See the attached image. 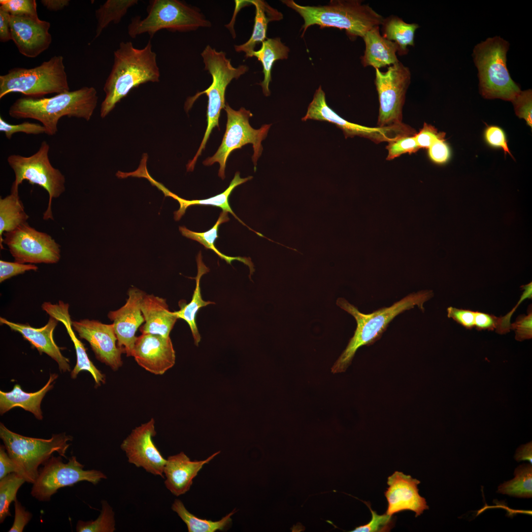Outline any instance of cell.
Instances as JSON below:
<instances>
[{
	"label": "cell",
	"mask_w": 532,
	"mask_h": 532,
	"mask_svg": "<svg viewBox=\"0 0 532 532\" xmlns=\"http://www.w3.org/2000/svg\"><path fill=\"white\" fill-rule=\"evenodd\" d=\"M41 307L49 316L61 322L66 329L71 340L72 341L76 355V363L71 372V377L75 379L78 373L82 371H87L93 377L96 386H100L105 382L104 375L91 362L86 352L83 343L77 337L72 327V320L69 313V304L60 300L58 303L52 304L45 302Z\"/></svg>",
	"instance_id": "cell-24"
},
{
	"label": "cell",
	"mask_w": 532,
	"mask_h": 532,
	"mask_svg": "<svg viewBox=\"0 0 532 532\" xmlns=\"http://www.w3.org/2000/svg\"><path fill=\"white\" fill-rule=\"evenodd\" d=\"M138 2V0H107L100 5L95 11L97 24L95 39L98 37L110 23L120 22L128 10Z\"/></svg>",
	"instance_id": "cell-36"
},
{
	"label": "cell",
	"mask_w": 532,
	"mask_h": 532,
	"mask_svg": "<svg viewBox=\"0 0 532 532\" xmlns=\"http://www.w3.org/2000/svg\"><path fill=\"white\" fill-rule=\"evenodd\" d=\"M59 321L51 316L47 324L40 328H35L28 324L14 323L2 317L0 318L1 324H4L13 331L21 333L29 341L40 354H46L58 364L61 372L70 371L69 360L62 354L60 348L56 344L54 338V331Z\"/></svg>",
	"instance_id": "cell-22"
},
{
	"label": "cell",
	"mask_w": 532,
	"mask_h": 532,
	"mask_svg": "<svg viewBox=\"0 0 532 532\" xmlns=\"http://www.w3.org/2000/svg\"><path fill=\"white\" fill-rule=\"evenodd\" d=\"M309 119L326 121L334 124L343 131L346 138L359 136L369 139L376 143H389L412 133L411 128L404 124L384 127H368L345 120L328 106L325 93L321 86L316 90L313 100L308 106L306 113L301 120L306 121Z\"/></svg>",
	"instance_id": "cell-14"
},
{
	"label": "cell",
	"mask_w": 532,
	"mask_h": 532,
	"mask_svg": "<svg viewBox=\"0 0 532 532\" xmlns=\"http://www.w3.org/2000/svg\"><path fill=\"white\" fill-rule=\"evenodd\" d=\"M5 446H0V480L8 474L15 472V468L13 461L5 452Z\"/></svg>",
	"instance_id": "cell-54"
},
{
	"label": "cell",
	"mask_w": 532,
	"mask_h": 532,
	"mask_svg": "<svg viewBox=\"0 0 532 532\" xmlns=\"http://www.w3.org/2000/svg\"><path fill=\"white\" fill-rule=\"evenodd\" d=\"M370 510L371 518L370 521L363 525L355 527L349 532H390L394 526V521L392 516L385 513L378 514L373 510L370 505L367 502L363 501Z\"/></svg>",
	"instance_id": "cell-40"
},
{
	"label": "cell",
	"mask_w": 532,
	"mask_h": 532,
	"mask_svg": "<svg viewBox=\"0 0 532 532\" xmlns=\"http://www.w3.org/2000/svg\"><path fill=\"white\" fill-rule=\"evenodd\" d=\"M515 477L500 484L497 492L509 496L524 498L532 497V464H523L514 471Z\"/></svg>",
	"instance_id": "cell-37"
},
{
	"label": "cell",
	"mask_w": 532,
	"mask_h": 532,
	"mask_svg": "<svg viewBox=\"0 0 532 532\" xmlns=\"http://www.w3.org/2000/svg\"><path fill=\"white\" fill-rule=\"evenodd\" d=\"M143 19L132 18L128 26V33L132 38L143 33L150 38L162 30L187 32L211 25L200 10L178 0H151Z\"/></svg>",
	"instance_id": "cell-7"
},
{
	"label": "cell",
	"mask_w": 532,
	"mask_h": 532,
	"mask_svg": "<svg viewBox=\"0 0 532 532\" xmlns=\"http://www.w3.org/2000/svg\"><path fill=\"white\" fill-rule=\"evenodd\" d=\"M43 465L31 493L39 501H49L60 488L72 486L82 481L96 485L101 479L107 478L100 470H84V465L74 456L69 458L66 463L63 462L61 456H52Z\"/></svg>",
	"instance_id": "cell-12"
},
{
	"label": "cell",
	"mask_w": 532,
	"mask_h": 532,
	"mask_svg": "<svg viewBox=\"0 0 532 532\" xmlns=\"http://www.w3.org/2000/svg\"><path fill=\"white\" fill-rule=\"evenodd\" d=\"M58 377L56 373L51 374L46 384L33 393L24 392L19 384H15L8 392L0 391V414L1 415L16 407H21L33 413L36 419H43L40 405L46 394L53 388Z\"/></svg>",
	"instance_id": "cell-26"
},
{
	"label": "cell",
	"mask_w": 532,
	"mask_h": 532,
	"mask_svg": "<svg viewBox=\"0 0 532 532\" xmlns=\"http://www.w3.org/2000/svg\"><path fill=\"white\" fill-rule=\"evenodd\" d=\"M487 143L490 146L502 149L505 153L512 157L509 150L505 134L500 128L496 126L488 127L484 133Z\"/></svg>",
	"instance_id": "cell-48"
},
{
	"label": "cell",
	"mask_w": 532,
	"mask_h": 532,
	"mask_svg": "<svg viewBox=\"0 0 532 532\" xmlns=\"http://www.w3.org/2000/svg\"><path fill=\"white\" fill-rule=\"evenodd\" d=\"M289 51V47L282 42L280 38L274 37L267 38L262 43L261 48L253 52L252 57H256L262 64L264 78L259 84L266 97L270 94L269 85L273 64L278 60L287 59Z\"/></svg>",
	"instance_id": "cell-31"
},
{
	"label": "cell",
	"mask_w": 532,
	"mask_h": 532,
	"mask_svg": "<svg viewBox=\"0 0 532 532\" xmlns=\"http://www.w3.org/2000/svg\"><path fill=\"white\" fill-rule=\"evenodd\" d=\"M11 40L10 15L0 9V41L5 42Z\"/></svg>",
	"instance_id": "cell-55"
},
{
	"label": "cell",
	"mask_w": 532,
	"mask_h": 532,
	"mask_svg": "<svg viewBox=\"0 0 532 532\" xmlns=\"http://www.w3.org/2000/svg\"><path fill=\"white\" fill-rule=\"evenodd\" d=\"M445 135L444 133H438L434 127L425 123L423 128L415 133L414 137L419 148H429L434 141L443 139Z\"/></svg>",
	"instance_id": "cell-47"
},
{
	"label": "cell",
	"mask_w": 532,
	"mask_h": 532,
	"mask_svg": "<svg viewBox=\"0 0 532 532\" xmlns=\"http://www.w3.org/2000/svg\"><path fill=\"white\" fill-rule=\"evenodd\" d=\"M0 523L11 516L9 506L16 499L17 493L26 481L15 472L8 474L0 480Z\"/></svg>",
	"instance_id": "cell-38"
},
{
	"label": "cell",
	"mask_w": 532,
	"mask_h": 532,
	"mask_svg": "<svg viewBox=\"0 0 532 532\" xmlns=\"http://www.w3.org/2000/svg\"><path fill=\"white\" fill-rule=\"evenodd\" d=\"M499 321L500 317L480 311H475L474 327L478 330H496Z\"/></svg>",
	"instance_id": "cell-53"
},
{
	"label": "cell",
	"mask_w": 532,
	"mask_h": 532,
	"mask_svg": "<svg viewBox=\"0 0 532 532\" xmlns=\"http://www.w3.org/2000/svg\"><path fill=\"white\" fill-rule=\"evenodd\" d=\"M171 509L186 524L189 532H215L225 530L231 525L232 522L231 517L236 512L234 509L217 521L203 519L190 513L183 503L178 499H175L171 505Z\"/></svg>",
	"instance_id": "cell-35"
},
{
	"label": "cell",
	"mask_w": 532,
	"mask_h": 532,
	"mask_svg": "<svg viewBox=\"0 0 532 532\" xmlns=\"http://www.w3.org/2000/svg\"><path fill=\"white\" fill-rule=\"evenodd\" d=\"M3 234V243L8 247L15 262L52 264L60 260V245L50 235L37 231L28 223Z\"/></svg>",
	"instance_id": "cell-15"
},
{
	"label": "cell",
	"mask_w": 532,
	"mask_h": 532,
	"mask_svg": "<svg viewBox=\"0 0 532 532\" xmlns=\"http://www.w3.org/2000/svg\"><path fill=\"white\" fill-rule=\"evenodd\" d=\"M228 212L223 211L220 214V216L214 225L210 230L203 233H198L191 231L187 229L184 226L179 227V231L181 234L189 238L197 241L203 245L206 249L213 250L222 260H224L228 264H231L233 261H238L243 263L248 266L250 271V275L255 271L254 265L250 258L241 257H230L222 253L214 245V242L218 237V231L219 226L222 223L229 221L230 218L228 215Z\"/></svg>",
	"instance_id": "cell-34"
},
{
	"label": "cell",
	"mask_w": 532,
	"mask_h": 532,
	"mask_svg": "<svg viewBox=\"0 0 532 532\" xmlns=\"http://www.w3.org/2000/svg\"><path fill=\"white\" fill-rule=\"evenodd\" d=\"M29 215L26 213L18 191H11L10 194L0 199V245L3 249L2 234L12 231L27 223Z\"/></svg>",
	"instance_id": "cell-32"
},
{
	"label": "cell",
	"mask_w": 532,
	"mask_h": 532,
	"mask_svg": "<svg viewBox=\"0 0 532 532\" xmlns=\"http://www.w3.org/2000/svg\"><path fill=\"white\" fill-rule=\"evenodd\" d=\"M198 273L196 279V287L194 291L191 301L179 303L180 310L173 311V313L178 319H181L187 322L189 325L194 338L195 344L198 346L200 341L201 336L199 332L196 322V316L199 309L209 304H215L211 301H205L201 297L200 287V281L202 276L209 272V268L202 261L201 253L200 252L197 257Z\"/></svg>",
	"instance_id": "cell-29"
},
{
	"label": "cell",
	"mask_w": 532,
	"mask_h": 532,
	"mask_svg": "<svg viewBox=\"0 0 532 532\" xmlns=\"http://www.w3.org/2000/svg\"><path fill=\"white\" fill-rule=\"evenodd\" d=\"M428 154L432 161L441 164L448 161L451 152L449 146L443 139L434 141L428 148Z\"/></svg>",
	"instance_id": "cell-51"
},
{
	"label": "cell",
	"mask_w": 532,
	"mask_h": 532,
	"mask_svg": "<svg viewBox=\"0 0 532 532\" xmlns=\"http://www.w3.org/2000/svg\"><path fill=\"white\" fill-rule=\"evenodd\" d=\"M224 109L227 113V122L222 143L216 153L203 162L205 166L218 163L220 165L218 175L223 180L225 178L226 162L230 154L234 150L240 149L248 143L253 145L254 153L252 160L256 171L257 162L263 149L262 142L267 136L271 125L265 124L259 129H255L249 122V118L253 116L250 110L244 107L235 110L228 103Z\"/></svg>",
	"instance_id": "cell-11"
},
{
	"label": "cell",
	"mask_w": 532,
	"mask_h": 532,
	"mask_svg": "<svg viewBox=\"0 0 532 532\" xmlns=\"http://www.w3.org/2000/svg\"><path fill=\"white\" fill-rule=\"evenodd\" d=\"M515 332V339L519 341L531 339L532 337V312L529 308L528 315H519L515 322L510 324V330Z\"/></svg>",
	"instance_id": "cell-46"
},
{
	"label": "cell",
	"mask_w": 532,
	"mask_h": 532,
	"mask_svg": "<svg viewBox=\"0 0 532 532\" xmlns=\"http://www.w3.org/2000/svg\"><path fill=\"white\" fill-rule=\"evenodd\" d=\"M420 482L410 475L396 471L388 477L389 486L384 495L388 502L385 513L390 516L403 511L415 513V517L429 509L425 499L419 493L418 485Z\"/></svg>",
	"instance_id": "cell-21"
},
{
	"label": "cell",
	"mask_w": 532,
	"mask_h": 532,
	"mask_svg": "<svg viewBox=\"0 0 532 532\" xmlns=\"http://www.w3.org/2000/svg\"><path fill=\"white\" fill-rule=\"evenodd\" d=\"M303 18L302 37L311 26L344 30L351 38L363 37L369 30L381 25L384 18L368 4L357 0H332L319 6H302L293 0H282Z\"/></svg>",
	"instance_id": "cell-4"
},
{
	"label": "cell",
	"mask_w": 532,
	"mask_h": 532,
	"mask_svg": "<svg viewBox=\"0 0 532 532\" xmlns=\"http://www.w3.org/2000/svg\"><path fill=\"white\" fill-rule=\"evenodd\" d=\"M132 356L147 371L162 375L175 362V353L169 336L142 333L136 337Z\"/></svg>",
	"instance_id": "cell-19"
},
{
	"label": "cell",
	"mask_w": 532,
	"mask_h": 532,
	"mask_svg": "<svg viewBox=\"0 0 532 532\" xmlns=\"http://www.w3.org/2000/svg\"><path fill=\"white\" fill-rule=\"evenodd\" d=\"M381 25L382 35L396 44L399 55L406 54L408 46H414L415 33L419 28L418 24H408L396 16H391L384 19Z\"/></svg>",
	"instance_id": "cell-33"
},
{
	"label": "cell",
	"mask_w": 532,
	"mask_h": 532,
	"mask_svg": "<svg viewBox=\"0 0 532 532\" xmlns=\"http://www.w3.org/2000/svg\"><path fill=\"white\" fill-rule=\"evenodd\" d=\"M11 40L19 52L35 58L47 50L52 42L50 23L37 16L10 15Z\"/></svg>",
	"instance_id": "cell-18"
},
{
	"label": "cell",
	"mask_w": 532,
	"mask_h": 532,
	"mask_svg": "<svg viewBox=\"0 0 532 532\" xmlns=\"http://www.w3.org/2000/svg\"><path fill=\"white\" fill-rule=\"evenodd\" d=\"M38 267L34 264H23L16 262L0 261V282L29 270L36 271Z\"/></svg>",
	"instance_id": "cell-45"
},
{
	"label": "cell",
	"mask_w": 532,
	"mask_h": 532,
	"mask_svg": "<svg viewBox=\"0 0 532 532\" xmlns=\"http://www.w3.org/2000/svg\"><path fill=\"white\" fill-rule=\"evenodd\" d=\"M145 293L136 288L128 291L126 303L115 311H111L108 317L113 322L117 339V345L127 356H132L136 339L135 333L144 322L140 304Z\"/></svg>",
	"instance_id": "cell-20"
},
{
	"label": "cell",
	"mask_w": 532,
	"mask_h": 532,
	"mask_svg": "<svg viewBox=\"0 0 532 532\" xmlns=\"http://www.w3.org/2000/svg\"><path fill=\"white\" fill-rule=\"evenodd\" d=\"M447 316L467 329L474 327L475 311L452 306L447 309Z\"/></svg>",
	"instance_id": "cell-50"
},
{
	"label": "cell",
	"mask_w": 532,
	"mask_h": 532,
	"mask_svg": "<svg viewBox=\"0 0 532 532\" xmlns=\"http://www.w3.org/2000/svg\"><path fill=\"white\" fill-rule=\"evenodd\" d=\"M49 144L43 140L33 155L25 157L12 154L7 159L15 174L11 191H18L19 186L27 180L31 184L37 185L47 192L49 201L43 215L44 220H54L52 200L59 198L66 190L65 176L59 169L52 166L49 158Z\"/></svg>",
	"instance_id": "cell-10"
},
{
	"label": "cell",
	"mask_w": 532,
	"mask_h": 532,
	"mask_svg": "<svg viewBox=\"0 0 532 532\" xmlns=\"http://www.w3.org/2000/svg\"><path fill=\"white\" fill-rule=\"evenodd\" d=\"M387 159L391 160L404 153H415L419 149L414 135L400 137L389 143Z\"/></svg>",
	"instance_id": "cell-43"
},
{
	"label": "cell",
	"mask_w": 532,
	"mask_h": 532,
	"mask_svg": "<svg viewBox=\"0 0 532 532\" xmlns=\"http://www.w3.org/2000/svg\"><path fill=\"white\" fill-rule=\"evenodd\" d=\"M524 289L520 299L515 306L504 316L500 317L499 325L496 331L500 334H504L509 332L510 330V319L516 309L520 304L525 299H532V282L527 285L522 286Z\"/></svg>",
	"instance_id": "cell-49"
},
{
	"label": "cell",
	"mask_w": 532,
	"mask_h": 532,
	"mask_svg": "<svg viewBox=\"0 0 532 532\" xmlns=\"http://www.w3.org/2000/svg\"><path fill=\"white\" fill-rule=\"evenodd\" d=\"M511 101L513 104L516 114L519 118L524 119L527 124L532 127V90L521 91Z\"/></svg>",
	"instance_id": "cell-44"
},
{
	"label": "cell",
	"mask_w": 532,
	"mask_h": 532,
	"mask_svg": "<svg viewBox=\"0 0 532 532\" xmlns=\"http://www.w3.org/2000/svg\"><path fill=\"white\" fill-rule=\"evenodd\" d=\"M69 0H41V3L48 10L52 11L61 10L69 5Z\"/></svg>",
	"instance_id": "cell-57"
},
{
	"label": "cell",
	"mask_w": 532,
	"mask_h": 532,
	"mask_svg": "<svg viewBox=\"0 0 532 532\" xmlns=\"http://www.w3.org/2000/svg\"><path fill=\"white\" fill-rule=\"evenodd\" d=\"M220 453V451H217L201 461H192L183 452L168 456L164 468L166 487L177 497L185 494L203 466Z\"/></svg>",
	"instance_id": "cell-23"
},
{
	"label": "cell",
	"mask_w": 532,
	"mask_h": 532,
	"mask_svg": "<svg viewBox=\"0 0 532 532\" xmlns=\"http://www.w3.org/2000/svg\"><path fill=\"white\" fill-rule=\"evenodd\" d=\"M0 9L16 16H37L35 0H0Z\"/></svg>",
	"instance_id": "cell-41"
},
{
	"label": "cell",
	"mask_w": 532,
	"mask_h": 532,
	"mask_svg": "<svg viewBox=\"0 0 532 532\" xmlns=\"http://www.w3.org/2000/svg\"><path fill=\"white\" fill-rule=\"evenodd\" d=\"M155 421L151 418L135 427L123 440L121 449L125 453L129 463L141 467L154 475L164 478V468L166 462L154 444L156 435Z\"/></svg>",
	"instance_id": "cell-16"
},
{
	"label": "cell",
	"mask_w": 532,
	"mask_h": 532,
	"mask_svg": "<svg viewBox=\"0 0 532 532\" xmlns=\"http://www.w3.org/2000/svg\"><path fill=\"white\" fill-rule=\"evenodd\" d=\"M509 43L500 37L488 38L476 45L473 57L478 70L479 89L486 99L512 101L521 91L506 65Z\"/></svg>",
	"instance_id": "cell-8"
},
{
	"label": "cell",
	"mask_w": 532,
	"mask_h": 532,
	"mask_svg": "<svg viewBox=\"0 0 532 532\" xmlns=\"http://www.w3.org/2000/svg\"><path fill=\"white\" fill-rule=\"evenodd\" d=\"M69 91L62 56H54L33 68H13L0 76V99L12 93L38 98Z\"/></svg>",
	"instance_id": "cell-9"
},
{
	"label": "cell",
	"mask_w": 532,
	"mask_h": 532,
	"mask_svg": "<svg viewBox=\"0 0 532 532\" xmlns=\"http://www.w3.org/2000/svg\"><path fill=\"white\" fill-rule=\"evenodd\" d=\"M0 131L4 133L6 137L10 139L13 134L23 133L28 134H40L45 133L44 127L41 124L24 122L19 124H11L0 117Z\"/></svg>",
	"instance_id": "cell-42"
},
{
	"label": "cell",
	"mask_w": 532,
	"mask_h": 532,
	"mask_svg": "<svg viewBox=\"0 0 532 532\" xmlns=\"http://www.w3.org/2000/svg\"><path fill=\"white\" fill-rule=\"evenodd\" d=\"M433 296V292L431 290L413 292L390 306L382 307L368 314L362 313L357 307L344 298H338L336 305L355 318L357 326L346 347L331 368L332 372H345L351 365L359 348L364 345H372L379 340L389 324L400 313L416 306L424 311V303Z\"/></svg>",
	"instance_id": "cell-2"
},
{
	"label": "cell",
	"mask_w": 532,
	"mask_h": 532,
	"mask_svg": "<svg viewBox=\"0 0 532 532\" xmlns=\"http://www.w3.org/2000/svg\"><path fill=\"white\" fill-rule=\"evenodd\" d=\"M515 459L517 461H528L532 463V442L523 445L516 450Z\"/></svg>",
	"instance_id": "cell-56"
},
{
	"label": "cell",
	"mask_w": 532,
	"mask_h": 532,
	"mask_svg": "<svg viewBox=\"0 0 532 532\" xmlns=\"http://www.w3.org/2000/svg\"><path fill=\"white\" fill-rule=\"evenodd\" d=\"M140 308L145 322L140 328L142 333L169 336L178 318L173 312L169 311L165 299L145 293Z\"/></svg>",
	"instance_id": "cell-25"
},
{
	"label": "cell",
	"mask_w": 532,
	"mask_h": 532,
	"mask_svg": "<svg viewBox=\"0 0 532 532\" xmlns=\"http://www.w3.org/2000/svg\"><path fill=\"white\" fill-rule=\"evenodd\" d=\"M247 2L249 5L253 4L255 7L253 32L251 36L246 42L234 46L235 51L244 52L246 59L252 57L256 46L267 38L266 34L268 23L272 21H279L283 18V14L280 12L270 6L264 0H248Z\"/></svg>",
	"instance_id": "cell-28"
},
{
	"label": "cell",
	"mask_w": 532,
	"mask_h": 532,
	"mask_svg": "<svg viewBox=\"0 0 532 532\" xmlns=\"http://www.w3.org/2000/svg\"><path fill=\"white\" fill-rule=\"evenodd\" d=\"M252 178L253 177L251 176H249L246 178H242L240 177V173L237 171L235 172L234 177L231 181L229 186L225 191L214 197L203 200H186L180 198L176 195L169 191L168 190L165 196L166 197L168 196L172 197V198L177 200L179 203V209L176 211H175L174 213V219L176 221H178L181 219L182 216L185 214L186 209L191 205H212L219 207L222 208L223 211L230 212L234 217V218L237 219L238 221H239L243 225L248 228L249 230L253 231L257 234L258 233V232H257L251 229L248 226L245 225L242 221H241V220L239 218L237 217V216L232 210L229 201V197L231 193L236 187L247 182L248 180L252 179Z\"/></svg>",
	"instance_id": "cell-30"
},
{
	"label": "cell",
	"mask_w": 532,
	"mask_h": 532,
	"mask_svg": "<svg viewBox=\"0 0 532 532\" xmlns=\"http://www.w3.org/2000/svg\"><path fill=\"white\" fill-rule=\"evenodd\" d=\"M98 101L96 89L83 87L50 98L26 97L18 99L10 106L8 114L16 119L38 121L44 127L45 133L52 136L58 132V122L63 117L89 121Z\"/></svg>",
	"instance_id": "cell-3"
},
{
	"label": "cell",
	"mask_w": 532,
	"mask_h": 532,
	"mask_svg": "<svg viewBox=\"0 0 532 532\" xmlns=\"http://www.w3.org/2000/svg\"><path fill=\"white\" fill-rule=\"evenodd\" d=\"M0 437L13 461L15 473L26 482L33 484L38 474V467L43 465L54 452L67 458L66 452L72 437L65 432L54 434L47 439L25 436L0 424Z\"/></svg>",
	"instance_id": "cell-6"
},
{
	"label": "cell",
	"mask_w": 532,
	"mask_h": 532,
	"mask_svg": "<svg viewBox=\"0 0 532 532\" xmlns=\"http://www.w3.org/2000/svg\"><path fill=\"white\" fill-rule=\"evenodd\" d=\"M362 38L366 45L364 55L361 58L364 66H371L379 69L399 62L396 55L398 52L397 45L380 34L379 27L372 28Z\"/></svg>",
	"instance_id": "cell-27"
},
{
	"label": "cell",
	"mask_w": 532,
	"mask_h": 532,
	"mask_svg": "<svg viewBox=\"0 0 532 532\" xmlns=\"http://www.w3.org/2000/svg\"><path fill=\"white\" fill-rule=\"evenodd\" d=\"M375 69V84L379 102L378 127L401 125L405 94L411 80L410 71L399 62L389 66L385 72Z\"/></svg>",
	"instance_id": "cell-13"
},
{
	"label": "cell",
	"mask_w": 532,
	"mask_h": 532,
	"mask_svg": "<svg viewBox=\"0 0 532 532\" xmlns=\"http://www.w3.org/2000/svg\"><path fill=\"white\" fill-rule=\"evenodd\" d=\"M160 76L150 40L141 49L131 41L121 42L114 52L113 64L104 85L100 117L105 118L131 90L147 82H158Z\"/></svg>",
	"instance_id": "cell-1"
},
{
	"label": "cell",
	"mask_w": 532,
	"mask_h": 532,
	"mask_svg": "<svg viewBox=\"0 0 532 532\" xmlns=\"http://www.w3.org/2000/svg\"><path fill=\"white\" fill-rule=\"evenodd\" d=\"M204 64V69L211 74L212 81L206 90L197 93L195 96L188 98L184 108L188 112L196 100L201 95L205 94L208 98L207 107V127L200 146L193 159L187 165V171H192L198 157L209 138L213 129L217 127L219 130V119L221 111L224 109L225 92L227 87L233 79H237L249 70L247 66L242 65L237 67L233 66L231 60L226 57L223 51H217L209 45H207L200 54Z\"/></svg>",
	"instance_id": "cell-5"
},
{
	"label": "cell",
	"mask_w": 532,
	"mask_h": 532,
	"mask_svg": "<svg viewBox=\"0 0 532 532\" xmlns=\"http://www.w3.org/2000/svg\"><path fill=\"white\" fill-rule=\"evenodd\" d=\"M15 518L13 524L8 532H22L24 527L29 522L33 515L17 499L14 501Z\"/></svg>",
	"instance_id": "cell-52"
},
{
	"label": "cell",
	"mask_w": 532,
	"mask_h": 532,
	"mask_svg": "<svg viewBox=\"0 0 532 532\" xmlns=\"http://www.w3.org/2000/svg\"><path fill=\"white\" fill-rule=\"evenodd\" d=\"M101 510L95 520H79L76 525L77 532H113L115 530V514L107 501H101Z\"/></svg>",
	"instance_id": "cell-39"
},
{
	"label": "cell",
	"mask_w": 532,
	"mask_h": 532,
	"mask_svg": "<svg viewBox=\"0 0 532 532\" xmlns=\"http://www.w3.org/2000/svg\"><path fill=\"white\" fill-rule=\"evenodd\" d=\"M79 338L90 344L97 359L117 370L122 364V351L117 345L113 324H105L94 320L83 319L72 322Z\"/></svg>",
	"instance_id": "cell-17"
}]
</instances>
